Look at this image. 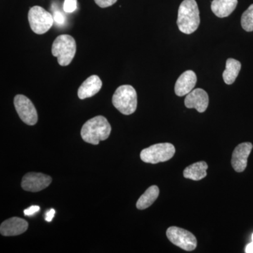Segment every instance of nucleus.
Here are the masks:
<instances>
[{
    "mask_svg": "<svg viewBox=\"0 0 253 253\" xmlns=\"http://www.w3.org/2000/svg\"><path fill=\"white\" fill-rule=\"evenodd\" d=\"M175 154V148L170 143L152 145L143 149L140 154L141 161L151 164L166 162Z\"/></svg>",
    "mask_w": 253,
    "mask_h": 253,
    "instance_id": "nucleus-5",
    "label": "nucleus"
},
{
    "mask_svg": "<svg viewBox=\"0 0 253 253\" xmlns=\"http://www.w3.org/2000/svg\"><path fill=\"white\" fill-rule=\"evenodd\" d=\"M102 86V81L96 75H93L86 79L81 84L78 91L79 99H85L92 97L101 90Z\"/></svg>",
    "mask_w": 253,
    "mask_h": 253,
    "instance_id": "nucleus-14",
    "label": "nucleus"
},
{
    "mask_svg": "<svg viewBox=\"0 0 253 253\" xmlns=\"http://www.w3.org/2000/svg\"><path fill=\"white\" fill-rule=\"evenodd\" d=\"M51 53L53 56L57 57L60 66H68L76 55V41L69 35L58 36L53 42Z\"/></svg>",
    "mask_w": 253,
    "mask_h": 253,
    "instance_id": "nucleus-4",
    "label": "nucleus"
},
{
    "mask_svg": "<svg viewBox=\"0 0 253 253\" xmlns=\"http://www.w3.org/2000/svg\"><path fill=\"white\" fill-rule=\"evenodd\" d=\"M252 241H253V235H252Z\"/></svg>",
    "mask_w": 253,
    "mask_h": 253,
    "instance_id": "nucleus-26",
    "label": "nucleus"
},
{
    "mask_svg": "<svg viewBox=\"0 0 253 253\" xmlns=\"http://www.w3.org/2000/svg\"><path fill=\"white\" fill-rule=\"evenodd\" d=\"M77 0H64L63 10L66 13H73L77 9Z\"/></svg>",
    "mask_w": 253,
    "mask_h": 253,
    "instance_id": "nucleus-20",
    "label": "nucleus"
},
{
    "mask_svg": "<svg viewBox=\"0 0 253 253\" xmlns=\"http://www.w3.org/2000/svg\"><path fill=\"white\" fill-rule=\"evenodd\" d=\"M245 252L246 253H253V241L251 244L247 245Z\"/></svg>",
    "mask_w": 253,
    "mask_h": 253,
    "instance_id": "nucleus-25",
    "label": "nucleus"
},
{
    "mask_svg": "<svg viewBox=\"0 0 253 253\" xmlns=\"http://www.w3.org/2000/svg\"><path fill=\"white\" fill-rule=\"evenodd\" d=\"M159 193V188L157 186H150L138 200L136 203L137 209L145 210L149 208L158 199Z\"/></svg>",
    "mask_w": 253,
    "mask_h": 253,
    "instance_id": "nucleus-18",
    "label": "nucleus"
},
{
    "mask_svg": "<svg viewBox=\"0 0 253 253\" xmlns=\"http://www.w3.org/2000/svg\"><path fill=\"white\" fill-rule=\"evenodd\" d=\"M201 18L196 0H184L178 11L177 23L179 31L184 34H192L199 28Z\"/></svg>",
    "mask_w": 253,
    "mask_h": 253,
    "instance_id": "nucleus-2",
    "label": "nucleus"
},
{
    "mask_svg": "<svg viewBox=\"0 0 253 253\" xmlns=\"http://www.w3.org/2000/svg\"><path fill=\"white\" fill-rule=\"evenodd\" d=\"M208 166L205 161L195 163L186 167L183 172V175L186 179H192L194 181H199L204 179L207 176Z\"/></svg>",
    "mask_w": 253,
    "mask_h": 253,
    "instance_id": "nucleus-16",
    "label": "nucleus"
},
{
    "mask_svg": "<svg viewBox=\"0 0 253 253\" xmlns=\"http://www.w3.org/2000/svg\"><path fill=\"white\" fill-rule=\"evenodd\" d=\"M241 63L237 60L228 59L226 63V69L222 74L223 80L227 84H231L235 82L241 71Z\"/></svg>",
    "mask_w": 253,
    "mask_h": 253,
    "instance_id": "nucleus-17",
    "label": "nucleus"
},
{
    "mask_svg": "<svg viewBox=\"0 0 253 253\" xmlns=\"http://www.w3.org/2000/svg\"><path fill=\"white\" fill-rule=\"evenodd\" d=\"M28 17L32 31L38 35L44 34L54 24V16L40 6L31 7Z\"/></svg>",
    "mask_w": 253,
    "mask_h": 253,
    "instance_id": "nucleus-6",
    "label": "nucleus"
},
{
    "mask_svg": "<svg viewBox=\"0 0 253 253\" xmlns=\"http://www.w3.org/2000/svg\"><path fill=\"white\" fill-rule=\"evenodd\" d=\"M55 211L54 209L50 210L49 212H46L45 216V220L50 222L52 220L53 218L54 217Z\"/></svg>",
    "mask_w": 253,
    "mask_h": 253,
    "instance_id": "nucleus-24",
    "label": "nucleus"
},
{
    "mask_svg": "<svg viewBox=\"0 0 253 253\" xmlns=\"http://www.w3.org/2000/svg\"><path fill=\"white\" fill-rule=\"evenodd\" d=\"M118 0H94L95 3L101 8H107L116 4Z\"/></svg>",
    "mask_w": 253,
    "mask_h": 253,
    "instance_id": "nucleus-21",
    "label": "nucleus"
},
{
    "mask_svg": "<svg viewBox=\"0 0 253 253\" xmlns=\"http://www.w3.org/2000/svg\"><path fill=\"white\" fill-rule=\"evenodd\" d=\"M52 181L51 176L42 173L29 172L23 176L21 186L25 191L38 192L48 187Z\"/></svg>",
    "mask_w": 253,
    "mask_h": 253,
    "instance_id": "nucleus-9",
    "label": "nucleus"
},
{
    "mask_svg": "<svg viewBox=\"0 0 253 253\" xmlns=\"http://www.w3.org/2000/svg\"><path fill=\"white\" fill-rule=\"evenodd\" d=\"M253 148L251 142L241 143L234 149L231 158V165L237 172H244L247 167L248 158Z\"/></svg>",
    "mask_w": 253,
    "mask_h": 253,
    "instance_id": "nucleus-10",
    "label": "nucleus"
},
{
    "mask_svg": "<svg viewBox=\"0 0 253 253\" xmlns=\"http://www.w3.org/2000/svg\"><path fill=\"white\" fill-rule=\"evenodd\" d=\"M197 82L196 73L193 71H186L179 76L176 82L174 91L178 96H184L194 89Z\"/></svg>",
    "mask_w": 253,
    "mask_h": 253,
    "instance_id": "nucleus-13",
    "label": "nucleus"
},
{
    "mask_svg": "<svg viewBox=\"0 0 253 253\" xmlns=\"http://www.w3.org/2000/svg\"><path fill=\"white\" fill-rule=\"evenodd\" d=\"M241 26L245 31H253V4L249 6V9L244 11L241 16Z\"/></svg>",
    "mask_w": 253,
    "mask_h": 253,
    "instance_id": "nucleus-19",
    "label": "nucleus"
},
{
    "mask_svg": "<svg viewBox=\"0 0 253 253\" xmlns=\"http://www.w3.org/2000/svg\"><path fill=\"white\" fill-rule=\"evenodd\" d=\"M113 106L126 116L135 112L137 107V94L132 86L125 84L120 86L112 98Z\"/></svg>",
    "mask_w": 253,
    "mask_h": 253,
    "instance_id": "nucleus-3",
    "label": "nucleus"
},
{
    "mask_svg": "<svg viewBox=\"0 0 253 253\" xmlns=\"http://www.w3.org/2000/svg\"><path fill=\"white\" fill-rule=\"evenodd\" d=\"M54 20V21H56V22L59 23V24H63L65 21L64 16H63V14H61V12H59V11H55Z\"/></svg>",
    "mask_w": 253,
    "mask_h": 253,
    "instance_id": "nucleus-23",
    "label": "nucleus"
},
{
    "mask_svg": "<svg viewBox=\"0 0 253 253\" xmlns=\"http://www.w3.org/2000/svg\"><path fill=\"white\" fill-rule=\"evenodd\" d=\"M111 126L106 118L98 116L86 121L81 129V136L86 143L93 145L107 139L111 134Z\"/></svg>",
    "mask_w": 253,
    "mask_h": 253,
    "instance_id": "nucleus-1",
    "label": "nucleus"
},
{
    "mask_svg": "<svg viewBox=\"0 0 253 253\" xmlns=\"http://www.w3.org/2000/svg\"><path fill=\"white\" fill-rule=\"evenodd\" d=\"M41 208L38 206H33L31 207L28 208L24 211V214L26 216H32L36 213L39 212Z\"/></svg>",
    "mask_w": 253,
    "mask_h": 253,
    "instance_id": "nucleus-22",
    "label": "nucleus"
},
{
    "mask_svg": "<svg viewBox=\"0 0 253 253\" xmlns=\"http://www.w3.org/2000/svg\"><path fill=\"white\" fill-rule=\"evenodd\" d=\"M28 223L19 217H11L1 223L0 233L4 236L21 235L27 231Z\"/></svg>",
    "mask_w": 253,
    "mask_h": 253,
    "instance_id": "nucleus-12",
    "label": "nucleus"
},
{
    "mask_svg": "<svg viewBox=\"0 0 253 253\" xmlns=\"http://www.w3.org/2000/svg\"><path fill=\"white\" fill-rule=\"evenodd\" d=\"M166 235L172 244L184 251H194L197 246V240L194 234L177 226H170L168 228Z\"/></svg>",
    "mask_w": 253,
    "mask_h": 253,
    "instance_id": "nucleus-7",
    "label": "nucleus"
},
{
    "mask_svg": "<svg viewBox=\"0 0 253 253\" xmlns=\"http://www.w3.org/2000/svg\"><path fill=\"white\" fill-rule=\"evenodd\" d=\"M237 4L238 0H213L211 9L217 17L225 18L236 9Z\"/></svg>",
    "mask_w": 253,
    "mask_h": 253,
    "instance_id": "nucleus-15",
    "label": "nucleus"
},
{
    "mask_svg": "<svg viewBox=\"0 0 253 253\" xmlns=\"http://www.w3.org/2000/svg\"><path fill=\"white\" fill-rule=\"evenodd\" d=\"M184 104L188 109H195L199 113H204L208 109L209 104L208 94L201 88L193 89L186 95Z\"/></svg>",
    "mask_w": 253,
    "mask_h": 253,
    "instance_id": "nucleus-11",
    "label": "nucleus"
},
{
    "mask_svg": "<svg viewBox=\"0 0 253 253\" xmlns=\"http://www.w3.org/2000/svg\"><path fill=\"white\" fill-rule=\"evenodd\" d=\"M15 109L18 116L28 126H35L38 121V113L33 102L27 96L16 95L14 100Z\"/></svg>",
    "mask_w": 253,
    "mask_h": 253,
    "instance_id": "nucleus-8",
    "label": "nucleus"
}]
</instances>
